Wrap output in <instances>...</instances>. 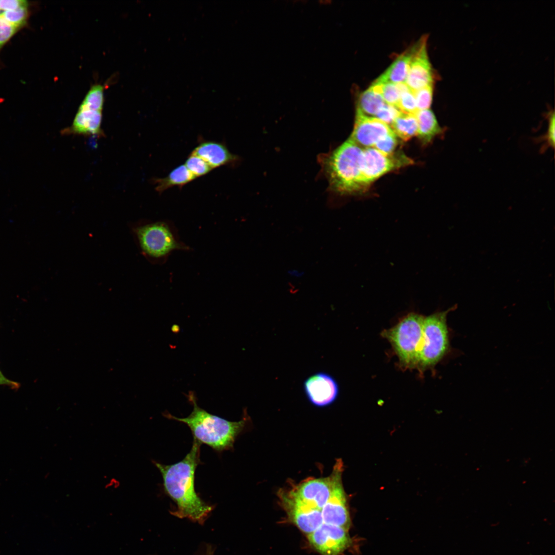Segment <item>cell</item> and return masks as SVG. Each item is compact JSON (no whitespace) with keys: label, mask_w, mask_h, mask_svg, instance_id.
<instances>
[{"label":"cell","mask_w":555,"mask_h":555,"mask_svg":"<svg viewBox=\"0 0 555 555\" xmlns=\"http://www.w3.org/2000/svg\"><path fill=\"white\" fill-rule=\"evenodd\" d=\"M196 178L190 172L184 164H181L172 170L167 176L153 179L156 190L162 193L173 187L181 188Z\"/></svg>","instance_id":"cell-17"},{"label":"cell","mask_w":555,"mask_h":555,"mask_svg":"<svg viewBox=\"0 0 555 555\" xmlns=\"http://www.w3.org/2000/svg\"><path fill=\"white\" fill-rule=\"evenodd\" d=\"M187 396L193 405V410L188 416L176 417L168 412L163 415L187 424L193 438L201 444L207 445L217 451L232 448L236 438L245 425L246 420L231 421L212 414L198 406L193 392H189Z\"/></svg>","instance_id":"cell-2"},{"label":"cell","mask_w":555,"mask_h":555,"mask_svg":"<svg viewBox=\"0 0 555 555\" xmlns=\"http://www.w3.org/2000/svg\"><path fill=\"white\" fill-rule=\"evenodd\" d=\"M412 49V55L405 84L412 91H415L432 85L433 75L428 57L426 39L423 38Z\"/></svg>","instance_id":"cell-10"},{"label":"cell","mask_w":555,"mask_h":555,"mask_svg":"<svg viewBox=\"0 0 555 555\" xmlns=\"http://www.w3.org/2000/svg\"><path fill=\"white\" fill-rule=\"evenodd\" d=\"M184 165L196 178L206 175L212 170L204 160L192 153L187 159Z\"/></svg>","instance_id":"cell-25"},{"label":"cell","mask_w":555,"mask_h":555,"mask_svg":"<svg viewBox=\"0 0 555 555\" xmlns=\"http://www.w3.org/2000/svg\"><path fill=\"white\" fill-rule=\"evenodd\" d=\"M401 95L397 108L402 113L415 115L418 111L413 91L404 83H399Z\"/></svg>","instance_id":"cell-23"},{"label":"cell","mask_w":555,"mask_h":555,"mask_svg":"<svg viewBox=\"0 0 555 555\" xmlns=\"http://www.w3.org/2000/svg\"><path fill=\"white\" fill-rule=\"evenodd\" d=\"M418 123L417 135L424 142H429L441 133L434 113L429 109L419 110L415 114Z\"/></svg>","instance_id":"cell-18"},{"label":"cell","mask_w":555,"mask_h":555,"mask_svg":"<svg viewBox=\"0 0 555 555\" xmlns=\"http://www.w3.org/2000/svg\"><path fill=\"white\" fill-rule=\"evenodd\" d=\"M103 102V87L95 85L88 91L78 109L102 111Z\"/></svg>","instance_id":"cell-21"},{"label":"cell","mask_w":555,"mask_h":555,"mask_svg":"<svg viewBox=\"0 0 555 555\" xmlns=\"http://www.w3.org/2000/svg\"><path fill=\"white\" fill-rule=\"evenodd\" d=\"M18 30L0 17V50Z\"/></svg>","instance_id":"cell-29"},{"label":"cell","mask_w":555,"mask_h":555,"mask_svg":"<svg viewBox=\"0 0 555 555\" xmlns=\"http://www.w3.org/2000/svg\"><path fill=\"white\" fill-rule=\"evenodd\" d=\"M392 132L390 126L379 119L356 112L354 127L349 139L360 147H371Z\"/></svg>","instance_id":"cell-11"},{"label":"cell","mask_w":555,"mask_h":555,"mask_svg":"<svg viewBox=\"0 0 555 555\" xmlns=\"http://www.w3.org/2000/svg\"><path fill=\"white\" fill-rule=\"evenodd\" d=\"M0 14H1V13H0Z\"/></svg>","instance_id":"cell-33"},{"label":"cell","mask_w":555,"mask_h":555,"mask_svg":"<svg viewBox=\"0 0 555 555\" xmlns=\"http://www.w3.org/2000/svg\"><path fill=\"white\" fill-rule=\"evenodd\" d=\"M102 111L78 109L71 125L63 130L62 133L102 136Z\"/></svg>","instance_id":"cell-15"},{"label":"cell","mask_w":555,"mask_h":555,"mask_svg":"<svg viewBox=\"0 0 555 555\" xmlns=\"http://www.w3.org/2000/svg\"><path fill=\"white\" fill-rule=\"evenodd\" d=\"M28 8L21 7L13 10L3 11L0 17L10 25L20 29L27 21L29 16Z\"/></svg>","instance_id":"cell-24"},{"label":"cell","mask_w":555,"mask_h":555,"mask_svg":"<svg viewBox=\"0 0 555 555\" xmlns=\"http://www.w3.org/2000/svg\"><path fill=\"white\" fill-rule=\"evenodd\" d=\"M134 232L143 255L155 263H164L174 251L191 249L169 220L144 223L136 227Z\"/></svg>","instance_id":"cell-4"},{"label":"cell","mask_w":555,"mask_h":555,"mask_svg":"<svg viewBox=\"0 0 555 555\" xmlns=\"http://www.w3.org/2000/svg\"><path fill=\"white\" fill-rule=\"evenodd\" d=\"M308 539L322 555H339L350 543L347 529L325 523L308 534Z\"/></svg>","instance_id":"cell-8"},{"label":"cell","mask_w":555,"mask_h":555,"mask_svg":"<svg viewBox=\"0 0 555 555\" xmlns=\"http://www.w3.org/2000/svg\"><path fill=\"white\" fill-rule=\"evenodd\" d=\"M453 309L454 307H451L446 311L424 317L417 367L420 372L434 367L447 353L449 340L447 317Z\"/></svg>","instance_id":"cell-6"},{"label":"cell","mask_w":555,"mask_h":555,"mask_svg":"<svg viewBox=\"0 0 555 555\" xmlns=\"http://www.w3.org/2000/svg\"><path fill=\"white\" fill-rule=\"evenodd\" d=\"M549 124L547 129V132L543 138L546 141V143L544 146L542 148V150L546 149L547 147H551L554 148V112L550 113L549 115Z\"/></svg>","instance_id":"cell-30"},{"label":"cell","mask_w":555,"mask_h":555,"mask_svg":"<svg viewBox=\"0 0 555 555\" xmlns=\"http://www.w3.org/2000/svg\"><path fill=\"white\" fill-rule=\"evenodd\" d=\"M401 113V112L396 106L385 103L375 117L388 125L391 124Z\"/></svg>","instance_id":"cell-27"},{"label":"cell","mask_w":555,"mask_h":555,"mask_svg":"<svg viewBox=\"0 0 555 555\" xmlns=\"http://www.w3.org/2000/svg\"><path fill=\"white\" fill-rule=\"evenodd\" d=\"M424 316L411 312L393 327L384 330L382 336L391 344L404 369L418 367Z\"/></svg>","instance_id":"cell-5"},{"label":"cell","mask_w":555,"mask_h":555,"mask_svg":"<svg viewBox=\"0 0 555 555\" xmlns=\"http://www.w3.org/2000/svg\"><path fill=\"white\" fill-rule=\"evenodd\" d=\"M363 149L350 139L323 159V166L332 190L341 194L361 190L359 178Z\"/></svg>","instance_id":"cell-3"},{"label":"cell","mask_w":555,"mask_h":555,"mask_svg":"<svg viewBox=\"0 0 555 555\" xmlns=\"http://www.w3.org/2000/svg\"><path fill=\"white\" fill-rule=\"evenodd\" d=\"M412 91L418 110L429 109L432 101V85H429Z\"/></svg>","instance_id":"cell-26"},{"label":"cell","mask_w":555,"mask_h":555,"mask_svg":"<svg viewBox=\"0 0 555 555\" xmlns=\"http://www.w3.org/2000/svg\"><path fill=\"white\" fill-rule=\"evenodd\" d=\"M279 494L289 517L304 533L309 534L323 523L322 510L306 505L284 489H281Z\"/></svg>","instance_id":"cell-9"},{"label":"cell","mask_w":555,"mask_h":555,"mask_svg":"<svg viewBox=\"0 0 555 555\" xmlns=\"http://www.w3.org/2000/svg\"><path fill=\"white\" fill-rule=\"evenodd\" d=\"M204 160L212 169L221 166H234L239 161L238 156L229 150L225 144L212 140H203L191 153Z\"/></svg>","instance_id":"cell-14"},{"label":"cell","mask_w":555,"mask_h":555,"mask_svg":"<svg viewBox=\"0 0 555 555\" xmlns=\"http://www.w3.org/2000/svg\"><path fill=\"white\" fill-rule=\"evenodd\" d=\"M28 3L23 0H0V10H13L21 7H28Z\"/></svg>","instance_id":"cell-31"},{"label":"cell","mask_w":555,"mask_h":555,"mask_svg":"<svg viewBox=\"0 0 555 555\" xmlns=\"http://www.w3.org/2000/svg\"><path fill=\"white\" fill-rule=\"evenodd\" d=\"M201 443L193 438L190 452L181 460L171 465L152 461L163 479L165 493L175 503L171 513L179 518L203 522L213 510L198 495L195 488V474L200 461Z\"/></svg>","instance_id":"cell-1"},{"label":"cell","mask_w":555,"mask_h":555,"mask_svg":"<svg viewBox=\"0 0 555 555\" xmlns=\"http://www.w3.org/2000/svg\"><path fill=\"white\" fill-rule=\"evenodd\" d=\"M322 514L323 523L348 530L350 520L342 482L338 483L334 489L322 509Z\"/></svg>","instance_id":"cell-13"},{"label":"cell","mask_w":555,"mask_h":555,"mask_svg":"<svg viewBox=\"0 0 555 555\" xmlns=\"http://www.w3.org/2000/svg\"><path fill=\"white\" fill-rule=\"evenodd\" d=\"M412 55V49L399 55L374 82L375 83H405Z\"/></svg>","instance_id":"cell-16"},{"label":"cell","mask_w":555,"mask_h":555,"mask_svg":"<svg viewBox=\"0 0 555 555\" xmlns=\"http://www.w3.org/2000/svg\"><path fill=\"white\" fill-rule=\"evenodd\" d=\"M391 126L395 135L405 141L417 135L418 123L414 114L401 112L391 124Z\"/></svg>","instance_id":"cell-20"},{"label":"cell","mask_w":555,"mask_h":555,"mask_svg":"<svg viewBox=\"0 0 555 555\" xmlns=\"http://www.w3.org/2000/svg\"><path fill=\"white\" fill-rule=\"evenodd\" d=\"M385 104L380 94L371 85L360 95L356 112L366 116L375 117Z\"/></svg>","instance_id":"cell-19"},{"label":"cell","mask_w":555,"mask_h":555,"mask_svg":"<svg viewBox=\"0 0 555 555\" xmlns=\"http://www.w3.org/2000/svg\"><path fill=\"white\" fill-rule=\"evenodd\" d=\"M0 385H6L12 389H17L20 385L17 382L11 380L5 377L0 369Z\"/></svg>","instance_id":"cell-32"},{"label":"cell","mask_w":555,"mask_h":555,"mask_svg":"<svg viewBox=\"0 0 555 555\" xmlns=\"http://www.w3.org/2000/svg\"><path fill=\"white\" fill-rule=\"evenodd\" d=\"M372 85L380 94L385 103L397 107L401 95L399 83L373 82Z\"/></svg>","instance_id":"cell-22"},{"label":"cell","mask_w":555,"mask_h":555,"mask_svg":"<svg viewBox=\"0 0 555 555\" xmlns=\"http://www.w3.org/2000/svg\"><path fill=\"white\" fill-rule=\"evenodd\" d=\"M397 144L396 136L393 132L378 140L373 147L385 154H391Z\"/></svg>","instance_id":"cell-28"},{"label":"cell","mask_w":555,"mask_h":555,"mask_svg":"<svg viewBox=\"0 0 555 555\" xmlns=\"http://www.w3.org/2000/svg\"><path fill=\"white\" fill-rule=\"evenodd\" d=\"M304 390L309 401L314 405L324 406L331 403L337 398L339 388L335 380L323 373L316 374L304 382Z\"/></svg>","instance_id":"cell-12"},{"label":"cell","mask_w":555,"mask_h":555,"mask_svg":"<svg viewBox=\"0 0 555 555\" xmlns=\"http://www.w3.org/2000/svg\"><path fill=\"white\" fill-rule=\"evenodd\" d=\"M411 163L405 156H395L371 147L363 150L359 184L366 188L384 174Z\"/></svg>","instance_id":"cell-7"}]
</instances>
